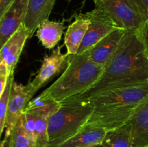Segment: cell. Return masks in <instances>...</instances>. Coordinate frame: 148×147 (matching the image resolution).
<instances>
[{
    "label": "cell",
    "mask_w": 148,
    "mask_h": 147,
    "mask_svg": "<svg viewBox=\"0 0 148 147\" xmlns=\"http://www.w3.org/2000/svg\"><path fill=\"white\" fill-rule=\"evenodd\" d=\"M103 68L98 82L79 96L89 98L107 90L148 82V58L140 31L126 30L118 49Z\"/></svg>",
    "instance_id": "6da1fadb"
},
{
    "label": "cell",
    "mask_w": 148,
    "mask_h": 147,
    "mask_svg": "<svg viewBox=\"0 0 148 147\" xmlns=\"http://www.w3.org/2000/svg\"><path fill=\"white\" fill-rule=\"evenodd\" d=\"M148 97V82L101 92L88 99L93 112L87 124L107 131L128 122L140 104Z\"/></svg>",
    "instance_id": "7a4b0ae2"
},
{
    "label": "cell",
    "mask_w": 148,
    "mask_h": 147,
    "mask_svg": "<svg viewBox=\"0 0 148 147\" xmlns=\"http://www.w3.org/2000/svg\"><path fill=\"white\" fill-rule=\"evenodd\" d=\"M103 69V66L97 64L90 58L88 51L69 55L67 66L63 74L38 96L62 102L72 97L83 95L101 79Z\"/></svg>",
    "instance_id": "3957f363"
},
{
    "label": "cell",
    "mask_w": 148,
    "mask_h": 147,
    "mask_svg": "<svg viewBox=\"0 0 148 147\" xmlns=\"http://www.w3.org/2000/svg\"><path fill=\"white\" fill-rule=\"evenodd\" d=\"M92 112L90 99L79 95L60 102L49 119L48 147H59L77 133L88 123Z\"/></svg>",
    "instance_id": "277c9868"
},
{
    "label": "cell",
    "mask_w": 148,
    "mask_h": 147,
    "mask_svg": "<svg viewBox=\"0 0 148 147\" xmlns=\"http://www.w3.org/2000/svg\"><path fill=\"white\" fill-rule=\"evenodd\" d=\"M60 102L38 96L31 99L23 111L21 120L35 147H48V128L51 116L59 109Z\"/></svg>",
    "instance_id": "5b68a950"
},
{
    "label": "cell",
    "mask_w": 148,
    "mask_h": 147,
    "mask_svg": "<svg viewBox=\"0 0 148 147\" xmlns=\"http://www.w3.org/2000/svg\"><path fill=\"white\" fill-rule=\"evenodd\" d=\"M95 8L103 12L118 28L140 31L147 20L136 0H92Z\"/></svg>",
    "instance_id": "8992f818"
},
{
    "label": "cell",
    "mask_w": 148,
    "mask_h": 147,
    "mask_svg": "<svg viewBox=\"0 0 148 147\" xmlns=\"http://www.w3.org/2000/svg\"><path fill=\"white\" fill-rule=\"evenodd\" d=\"M90 21L88 31L76 54H82L88 51L101 39L118 27L114 22L101 10H93L82 14Z\"/></svg>",
    "instance_id": "52a82bcc"
},
{
    "label": "cell",
    "mask_w": 148,
    "mask_h": 147,
    "mask_svg": "<svg viewBox=\"0 0 148 147\" xmlns=\"http://www.w3.org/2000/svg\"><path fill=\"white\" fill-rule=\"evenodd\" d=\"M30 38L29 30L24 24L1 47L0 51V74L10 76L13 75L25 44Z\"/></svg>",
    "instance_id": "ba28073f"
},
{
    "label": "cell",
    "mask_w": 148,
    "mask_h": 147,
    "mask_svg": "<svg viewBox=\"0 0 148 147\" xmlns=\"http://www.w3.org/2000/svg\"><path fill=\"white\" fill-rule=\"evenodd\" d=\"M62 46H57L49 56H46L41 66L34 79L28 82L26 86L32 97L41 86L60 73L67 66L69 55L61 51Z\"/></svg>",
    "instance_id": "9c48e42d"
},
{
    "label": "cell",
    "mask_w": 148,
    "mask_h": 147,
    "mask_svg": "<svg viewBox=\"0 0 148 147\" xmlns=\"http://www.w3.org/2000/svg\"><path fill=\"white\" fill-rule=\"evenodd\" d=\"M32 97L26 85L24 86L14 81L12 82L5 118L4 138H10L12 131L20 119L22 112Z\"/></svg>",
    "instance_id": "30bf717a"
},
{
    "label": "cell",
    "mask_w": 148,
    "mask_h": 147,
    "mask_svg": "<svg viewBox=\"0 0 148 147\" xmlns=\"http://www.w3.org/2000/svg\"><path fill=\"white\" fill-rule=\"evenodd\" d=\"M29 0H14L0 17V46H2L25 22Z\"/></svg>",
    "instance_id": "8fae6325"
},
{
    "label": "cell",
    "mask_w": 148,
    "mask_h": 147,
    "mask_svg": "<svg viewBox=\"0 0 148 147\" xmlns=\"http://www.w3.org/2000/svg\"><path fill=\"white\" fill-rule=\"evenodd\" d=\"M125 33L126 30L121 28H116L110 33L88 50L90 58L104 67L118 49Z\"/></svg>",
    "instance_id": "7c38bea8"
},
{
    "label": "cell",
    "mask_w": 148,
    "mask_h": 147,
    "mask_svg": "<svg viewBox=\"0 0 148 147\" xmlns=\"http://www.w3.org/2000/svg\"><path fill=\"white\" fill-rule=\"evenodd\" d=\"M132 147L148 146V97L140 104L130 119Z\"/></svg>",
    "instance_id": "4fadbf2b"
},
{
    "label": "cell",
    "mask_w": 148,
    "mask_h": 147,
    "mask_svg": "<svg viewBox=\"0 0 148 147\" xmlns=\"http://www.w3.org/2000/svg\"><path fill=\"white\" fill-rule=\"evenodd\" d=\"M56 0H29L28 10L24 24L29 30L30 37L40 24L49 20Z\"/></svg>",
    "instance_id": "5bb4252c"
},
{
    "label": "cell",
    "mask_w": 148,
    "mask_h": 147,
    "mask_svg": "<svg viewBox=\"0 0 148 147\" xmlns=\"http://www.w3.org/2000/svg\"><path fill=\"white\" fill-rule=\"evenodd\" d=\"M106 133L104 128L86 124L77 133L59 147H88L102 144Z\"/></svg>",
    "instance_id": "9a60e30c"
},
{
    "label": "cell",
    "mask_w": 148,
    "mask_h": 147,
    "mask_svg": "<svg viewBox=\"0 0 148 147\" xmlns=\"http://www.w3.org/2000/svg\"><path fill=\"white\" fill-rule=\"evenodd\" d=\"M89 24V20L80 14L68 27L64 36V45L68 55H75L77 53Z\"/></svg>",
    "instance_id": "2e32d148"
},
{
    "label": "cell",
    "mask_w": 148,
    "mask_h": 147,
    "mask_svg": "<svg viewBox=\"0 0 148 147\" xmlns=\"http://www.w3.org/2000/svg\"><path fill=\"white\" fill-rule=\"evenodd\" d=\"M64 30L63 22L46 20L38 27L36 36L46 48L53 49L60 41Z\"/></svg>",
    "instance_id": "e0dca14e"
},
{
    "label": "cell",
    "mask_w": 148,
    "mask_h": 147,
    "mask_svg": "<svg viewBox=\"0 0 148 147\" xmlns=\"http://www.w3.org/2000/svg\"><path fill=\"white\" fill-rule=\"evenodd\" d=\"M103 147H132L131 122L107 131L102 142Z\"/></svg>",
    "instance_id": "ac0fdd59"
},
{
    "label": "cell",
    "mask_w": 148,
    "mask_h": 147,
    "mask_svg": "<svg viewBox=\"0 0 148 147\" xmlns=\"http://www.w3.org/2000/svg\"><path fill=\"white\" fill-rule=\"evenodd\" d=\"M10 141V147H35L33 141L26 132L21 118L12 131Z\"/></svg>",
    "instance_id": "d6986e66"
},
{
    "label": "cell",
    "mask_w": 148,
    "mask_h": 147,
    "mask_svg": "<svg viewBox=\"0 0 148 147\" xmlns=\"http://www.w3.org/2000/svg\"><path fill=\"white\" fill-rule=\"evenodd\" d=\"M14 82L13 75H11L7 81V86L4 89V92L0 95V135L3 133L5 126V118L7 115V106H8L9 99H10V90L12 82Z\"/></svg>",
    "instance_id": "ffe728a7"
},
{
    "label": "cell",
    "mask_w": 148,
    "mask_h": 147,
    "mask_svg": "<svg viewBox=\"0 0 148 147\" xmlns=\"http://www.w3.org/2000/svg\"><path fill=\"white\" fill-rule=\"evenodd\" d=\"M140 33L141 35L142 40L145 48L146 53L148 58V20L145 22L144 25L140 30Z\"/></svg>",
    "instance_id": "44dd1931"
},
{
    "label": "cell",
    "mask_w": 148,
    "mask_h": 147,
    "mask_svg": "<svg viewBox=\"0 0 148 147\" xmlns=\"http://www.w3.org/2000/svg\"><path fill=\"white\" fill-rule=\"evenodd\" d=\"M14 1V0H0V17L4 14Z\"/></svg>",
    "instance_id": "7402d4cb"
},
{
    "label": "cell",
    "mask_w": 148,
    "mask_h": 147,
    "mask_svg": "<svg viewBox=\"0 0 148 147\" xmlns=\"http://www.w3.org/2000/svg\"><path fill=\"white\" fill-rule=\"evenodd\" d=\"M148 20V0H136Z\"/></svg>",
    "instance_id": "603a6c76"
},
{
    "label": "cell",
    "mask_w": 148,
    "mask_h": 147,
    "mask_svg": "<svg viewBox=\"0 0 148 147\" xmlns=\"http://www.w3.org/2000/svg\"><path fill=\"white\" fill-rule=\"evenodd\" d=\"M1 147H10L9 138H4L1 143Z\"/></svg>",
    "instance_id": "cb8c5ba5"
},
{
    "label": "cell",
    "mask_w": 148,
    "mask_h": 147,
    "mask_svg": "<svg viewBox=\"0 0 148 147\" xmlns=\"http://www.w3.org/2000/svg\"><path fill=\"white\" fill-rule=\"evenodd\" d=\"M88 147H103V144H98V145L91 146H88Z\"/></svg>",
    "instance_id": "d4e9b609"
},
{
    "label": "cell",
    "mask_w": 148,
    "mask_h": 147,
    "mask_svg": "<svg viewBox=\"0 0 148 147\" xmlns=\"http://www.w3.org/2000/svg\"><path fill=\"white\" fill-rule=\"evenodd\" d=\"M147 147H148V146H147Z\"/></svg>",
    "instance_id": "484cf974"
}]
</instances>
